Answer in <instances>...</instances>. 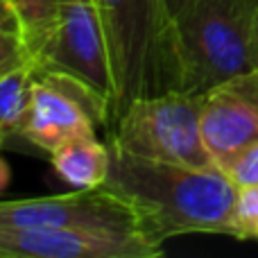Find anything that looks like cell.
Listing matches in <instances>:
<instances>
[{"label":"cell","mask_w":258,"mask_h":258,"mask_svg":"<svg viewBox=\"0 0 258 258\" xmlns=\"http://www.w3.org/2000/svg\"><path fill=\"white\" fill-rule=\"evenodd\" d=\"M5 3H7V0H5Z\"/></svg>","instance_id":"20"},{"label":"cell","mask_w":258,"mask_h":258,"mask_svg":"<svg viewBox=\"0 0 258 258\" xmlns=\"http://www.w3.org/2000/svg\"><path fill=\"white\" fill-rule=\"evenodd\" d=\"M7 183H9V165L0 159V192L7 188Z\"/></svg>","instance_id":"17"},{"label":"cell","mask_w":258,"mask_h":258,"mask_svg":"<svg viewBox=\"0 0 258 258\" xmlns=\"http://www.w3.org/2000/svg\"><path fill=\"white\" fill-rule=\"evenodd\" d=\"M39 73H66L98 91L113 111V80L95 0H71L34 54Z\"/></svg>","instance_id":"5"},{"label":"cell","mask_w":258,"mask_h":258,"mask_svg":"<svg viewBox=\"0 0 258 258\" xmlns=\"http://www.w3.org/2000/svg\"><path fill=\"white\" fill-rule=\"evenodd\" d=\"M36 75L39 68L32 54L23 63L0 75V138L3 141L16 134L21 136Z\"/></svg>","instance_id":"11"},{"label":"cell","mask_w":258,"mask_h":258,"mask_svg":"<svg viewBox=\"0 0 258 258\" xmlns=\"http://www.w3.org/2000/svg\"><path fill=\"white\" fill-rule=\"evenodd\" d=\"M0 25L18 32V23H16V18H14L12 9H9V5L5 3V0H0Z\"/></svg>","instance_id":"15"},{"label":"cell","mask_w":258,"mask_h":258,"mask_svg":"<svg viewBox=\"0 0 258 258\" xmlns=\"http://www.w3.org/2000/svg\"><path fill=\"white\" fill-rule=\"evenodd\" d=\"M109 129V102L66 73H39L32 86L21 136L52 154L75 136L95 134V127Z\"/></svg>","instance_id":"6"},{"label":"cell","mask_w":258,"mask_h":258,"mask_svg":"<svg viewBox=\"0 0 258 258\" xmlns=\"http://www.w3.org/2000/svg\"><path fill=\"white\" fill-rule=\"evenodd\" d=\"M220 170H224L238 188L258 186V143L238 152L233 159L220 165Z\"/></svg>","instance_id":"13"},{"label":"cell","mask_w":258,"mask_h":258,"mask_svg":"<svg viewBox=\"0 0 258 258\" xmlns=\"http://www.w3.org/2000/svg\"><path fill=\"white\" fill-rule=\"evenodd\" d=\"M202 136L218 168L258 143V66L206 91Z\"/></svg>","instance_id":"9"},{"label":"cell","mask_w":258,"mask_h":258,"mask_svg":"<svg viewBox=\"0 0 258 258\" xmlns=\"http://www.w3.org/2000/svg\"><path fill=\"white\" fill-rule=\"evenodd\" d=\"M111 170L104 188L132 206L138 231L163 247L186 233L233 231L240 188L220 168L154 161L111 145Z\"/></svg>","instance_id":"1"},{"label":"cell","mask_w":258,"mask_h":258,"mask_svg":"<svg viewBox=\"0 0 258 258\" xmlns=\"http://www.w3.org/2000/svg\"><path fill=\"white\" fill-rule=\"evenodd\" d=\"M52 168L73 188H102L111 170V147L100 143L95 134L75 136L50 154Z\"/></svg>","instance_id":"10"},{"label":"cell","mask_w":258,"mask_h":258,"mask_svg":"<svg viewBox=\"0 0 258 258\" xmlns=\"http://www.w3.org/2000/svg\"><path fill=\"white\" fill-rule=\"evenodd\" d=\"M68 3L71 0H7L30 54L39 50Z\"/></svg>","instance_id":"12"},{"label":"cell","mask_w":258,"mask_h":258,"mask_svg":"<svg viewBox=\"0 0 258 258\" xmlns=\"http://www.w3.org/2000/svg\"><path fill=\"white\" fill-rule=\"evenodd\" d=\"M258 0H188L170 18L177 91L204 95L256 68Z\"/></svg>","instance_id":"2"},{"label":"cell","mask_w":258,"mask_h":258,"mask_svg":"<svg viewBox=\"0 0 258 258\" xmlns=\"http://www.w3.org/2000/svg\"><path fill=\"white\" fill-rule=\"evenodd\" d=\"M163 247L141 231L0 227V258H156Z\"/></svg>","instance_id":"8"},{"label":"cell","mask_w":258,"mask_h":258,"mask_svg":"<svg viewBox=\"0 0 258 258\" xmlns=\"http://www.w3.org/2000/svg\"><path fill=\"white\" fill-rule=\"evenodd\" d=\"M27 57H30V50H27L21 32L0 25V75L23 63Z\"/></svg>","instance_id":"14"},{"label":"cell","mask_w":258,"mask_h":258,"mask_svg":"<svg viewBox=\"0 0 258 258\" xmlns=\"http://www.w3.org/2000/svg\"><path fill=\"white\" fill-rule=\"evenodd\" d=\"M0 227L138 231L132 206L109 188H75L63 195L0 202Z\"/></svg>","instance_id":"7"},{"label":"cell","mask_w":258,"mask_h":258,"mask_svg":"<svg viewBox=\"0 0 258 258\" xmlns=\"http://www.w3.org/2000/svg\"><path fill=\"white\" fill-rule=\"evenodd\" d=\"M254 59H256V66H258V21H256V39H254Z\"/></svg>","instance_id":"18"},{"label":"cell","mask_w":258,"mask_h":258,"mask_svg":"<svg viewBox=\"0 0 258 258\" xmlns=\"http://www.w3.org/2000/svg\"><path fill=\"white\" fill-rule=\"evenodd\" d=\"M3 143H5V141H3V138H0V145H3Z\"/></svg>","instance_id":"19"},{"label":"cell","mask_w":258,"mask_h":258,"mask_svg":"<svg viewBox=\"0 0 258 258\" xmlns=\"http://www.w3.org/2000/svg\"><path fill=\"white\" fill-rule=\"evenodd\" d=\"M113 80L111 127L136 98L177 91L163 0H95Z\"/></svg>","instance_id":"3"},{"label":"cell","mask_w":258,"mask_h":258,"mask_svg":"<svg viewBox=\"0 0 258 258\" xmlns=\"http://www.w3.org/2000/svg\"><path fill=\"white\" fill-rule=\"evenodd\" d=\"M188 0H163V9H165V16H168V21L172 18V14L177 12L181 5H186Z\"/></svg>","instance_id":"16"},{"label":"cell","mask_w":258,"mask_h":258,"mask_svg":"<svg viewBox=\"0 0 258 258\" xmlns=\"http://www.w3.org/2000/svg\"><path fill=\"white\" fill-rule=\"evenodd\" d=\"M204 95L168 91L136 98L111 129V145L154 161L218 168L202 136Z\"/></svg>","instance_id":"4"}]
</instances>
